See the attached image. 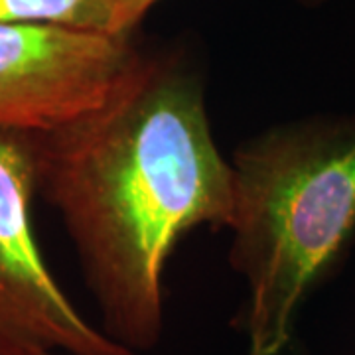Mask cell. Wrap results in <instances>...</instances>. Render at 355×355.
Masks as SVG:
<instances>
[{
    "instance_id": "cell-1",
    "label": "cell",
    "mask_w": 355,
    "mask_h": 355,
    "mask_svg": "<svg viewBox=\"0 0 355 355\" xmlns=\"http://www.w3.org/2000/svg\"><path fill=\"white\" fill-rule=\"evenodd\" d=\"M36 182L64 219L103 331L135 354L153 349L178 241L227 229L231 216V166L200 69L182 53L139 50L101 103L36 132Z\"/></svg>"
},
{
    "instance_id": "cell-2",
    "label": "cell",
    "mask_w": 355,
    "mask_h": 355,
    "mask_svg": "<svg viewBox=\"0 0 355 355\" xmlns=\"http://www.w3.org/2000/svg\"><path fill=\"white\" fill-rule=\"evenodd\" d=\"M229 166V263L249 292V355H279L306 296L354 241L355 113L266 128Z\"/></svg>"
},
{
    "instance_id": "cell-3",
    "label": "cell",
    "mask_w": 355,
    "mask_h": 355,
    "mask_svg": "<svg viewBox=\"0 0 355 355\" xmlns=\"http://www.w3.org/2000/svg\"><path fill=\"white\" fill-rule=\"evenodd\" d=\"M36 132L0 128V355H139L77 312L32 227Z\"/></svg>"
},
{
    "instance_id": "cell-4",
    "label": "cell",
    "mask_w": 355,
    "mask_h": 355,
    "mask_svg": "<svg viewBox=\"0 0 355 355\" xmlns=\"http://www.w3.org/2000/svg\"><path fill=\"white\" fill-rule=\"evenodd\" d=\"M130 32L0 24V128L42 132L105 99L137 58Z\"/></svg>"
},
{
    "instance_id": "cell-5",
    "label": "cell",
    "mask_w": 355,
    "mask_h": 355,
    "mask_svg": "<svg viewBox=\"0 0 355 355\" xmlns=\"http://www.w3.org/2000/svg\"><path fill=\"white\" fill-rule=\"evenodd\" d=\"M150 6L140 0H0V24L128 34Z\"/></svg>"
},
{
    "instance_id": "cell-6",
    "label": "cell",
    "mask_w": 355,
    "mask_h": 355,
    "mask_svg": "<svg viewBox=\"0 0 355 355\" xmlns=\"http://www.w3.org/2000/svg\"><path fill=\"white\" fill-rule=\"evenodd\" d=\"M140 2H144L146 6H153L156 0H140ZM310 2H322V0H310Z\"/></svg>"
},
{
    "instance_id": "cell-7",
    "label": "cell",
    "mask_w": 355,
    "mask_h": 355,
    "mask_svg": "<svg viewBox=\"0 0 355 355\" xmlns=\"http://www.w3.org/2000/svg\"><path fill=\"white\" fill-rule=\"evenodd\" d=\"M44 355H67V354H44Z\"/></svg>"
}]
</instances>
